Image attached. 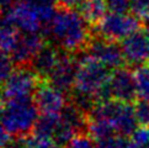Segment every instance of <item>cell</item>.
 Listing matches in <instances>:
<instances>
[{
	"label": "cell",
	"instance_id": "obj_1",
	"mask_svg": "<svg viewBox=\"0 0 149 148\" xmlns=\"http://www.w3.org/2000/svg\"><path fill=\"white\" fill-rule=\"evenodd\" d=\"M47 34L64 52L81 51L90 42L89 22L75 9L58 10L47 26Z\"/></svg>",
	"mask_w": 149,
	"mask_h": 148
},
{
	"label": "cell",
	"instance_id": "obj_2",
	"mask_svg": "<svg viewBox=\"0 0 149 148\" xmlns=\"http://www.w3.org/2000/svg\"><path fill=\"white\" fill-rule=\"evenodd\" d=\"M110 78L109 68L101 64L88 52L77 59V75L74 89L77 93L90 95L95 99L101 98Z\"/></svg>",
	"mask_w": 149,
	"mask_h": 148
},
{
	"label": "cell",
	"instance_id": "obj_3",
	"mask_svg": "<svg viewBox=\"0 0 149 148\" xmlns=\"http://www.w3.org/2000/svg\"><path fill=\"white\" fill-rule=\"evenodd\" d=\"M90 117L105 120L115 128L118 136H131L137 128V117L134 106L130 103L115 99L101 100L96 103L90 112Z\"/></svg>",
	"mask_w": 149,
	"mask_h": 148
},
{
	"label": "cell",
	"instance_id": "obj_4",
	"mask_svg": "<svg viewBox=\"0 0 149 148\" xmlns=\"http://www.w3.org/2000/svg\"><path fill=\"white\" fill-rule=\"evenodd\" d=\"M38 112L35 100L31 98L11 99L4 105L0 120L10 135L25 136L35 128Z\"/></svg>",
	"mask_w": 149,
	"mask_h": 148
},
{
	"label": "cell",
	"instance_id": "obj_5",
	"mask_svg": "<svg viewBox=\"0 0 149 148\" xmlns=\"http://www.w3.org/2000/svg\"><path fill=\"white\" fill-rule=\"evenodd\" d=\"M101 37L111 41H123L141 29V20L134 14L109 13L96 25Z\"/></svg>",
	"mask_w": 149,
	"mask_h": 148
},
{
	"label": "cell",
	"instance_id": "obj_6",
	"mask_svg": "<svg viewBox=\"0 0 149 148\" xmlns=\"http://www.w3.org/2000/svg\"><path fill=\"white\" fill-rule=\"evenodd\" d=\"M40 87L38 75L33 69H27L26 66H21L11 72L8 79L3 83L1 94L6 100L30 98Z\"/></svg>",
	"mask_w": 149,
	"mask_h": 148
},
{
	"label": "cell",
	"instance_id": "obj_7",
	"mask_svg": "<svg viewBox=\"0 0 149 148\" xmlns=\"http://www.w3.org/2000/svg\"><path fill=\"white\" fill-rule=\"evenodd\" d=\"M137 95V85L134 73H132L125 68H117L113 73L110 74L107 85L101 94V100L115 99L120 101L131 103L136 99Z\"/></svg>",
	"mask_w": 149,
	"mask_h": 148
},
{
	"label": "cell",
	"instance_id": "obj_8",
	"mask_svg": "<svg viewBox=\"0 0 149 148\" xmlns=\"http://www.w3.org/2000/svg\"><path fill=\"white\" fill-rule=\"evenodd\" d=\"M88 53L109 69L121 68L126 61L122 47H120L115 41L104 38L101 36L100 38H94L89 42Z\"/></svg>",
	"mask_w": 149,
	"mask_h": 148
},
{
	"label": "cell",
	"instance_id": "obj_9",
	"mask_svg": "<svg viewBox=\"0 0 149 148\" xmlns=\"http://www.w3.org/2000/svg\"><path fill=\"white\" fill-rule=\"evenodd\" d=\"M3 21L11 25L20 32H38L41 29H43L38 16L19 0L6 9Z\"/></svg>",
	"mask_w": 149,
	"mask_h": 148
},
{
	"label": "cell",
	"instance_id": "obj_10",
	"mask_svg": "<svg viewBox=\"0 0 149 148\" xmlns=\"http://www.w3.org/2000/svg\"><path fill=\"white\" fill-rule=\"evenodd\" d=\"M122 51L126 62L133 66L149 63V31L138 30L122 41Z\"/></svg>",
	"mask_w": 149,
	"mask_h": 148
},
{
	"label": "cell",
	"instance_id": "obj_11",
	"mask_svg": "<svg viewBox=\"0 0 149 148\" xmlns=\"http://www.w3.org/2000/svg\"><path fill=\"white\" fill-rule=\"evenodd\" d=\"M35 103L41 114H61L67 106L64 91L52 84H42L35 93Z\"/></svg>",
	"mask_w": 149,
	"mask_h": 148
},
{
	"label": "cell",
	"instance_id": "obj_12",
	"mask_svg": "<svg viewBox=\"0 0 149 148\" xmlns=\"http://www.w3.org/2000/svg\"><path fill=\"white\" fill-rule=\"evenodd\" d=\"M43 47V40L38 32H20L11 54L13 61L19 66L30 64L35 56Z\"/></svg>",
	"mask_w": 149,
	"mask_h": 148
},
{
	"label": "cell",
	"instance_id": "obj_13",
	"mask_svg": "<svg viewBox=\"0 0 149 148\" xmlns=\"http://www.w3.org/2000/svg\"><path fill=\"white\" fill-rule=\"evenodd\" d=\"M77 75V61L73 59L72 56L68 53L61 54V58L58 61L54 69L52 71L51 75L48 77L52 85H54L57 89L62 91H69L74 87Z\"/></svg>",
	"mask_w": 149,
	"mask_h": 148
},
{
	"label": "cell",
	"instance_id": "obj_14",
	"mask_svg": "<svg viewBox=\"0 0 149 148\" xmlns=\"http://www.w3.org/2000/svg\"><path fill=\"white\" fill-rule=\"evenodd\" d=\"M61 54L62 52L58 51L56 47L43 46L31 62V67L38 77L48 78L59 61Z\"/></svg>",
	"mask_w": 149,
	"mask_h": 148
},
{
	"label": "cell",
	"instance_id": "obj_15",
	"mask_svg": "<svg viewBox=\"0 0 149 148\" xmlns=\"http://www.w3.org/2000/svg\"><path fill=\"white\" fill-rule=\"evenodd\" d=\"M38 16L43 27H47L57 13V0H19Z\"/></svg>",
	"mask_w": 149,
	"mask_h": 148
},
{
	"label": "cell",
	"instance_id": "obj_16",
	"mask_svg": "<svg viewBox=\"0 0 149 148\" xmlns=\"http://www.w3.org/2000/svg\"><path fill=\"white\" fill-rule=\"evenodd\" d=\"M80 9L89 24L97 25L107 15V0H85Z\"/></svg>",
	"mask_w": 149,
	"mask_h": 148
},
{
	"label": "cell",
	"instance_id": "obj_17",
	"mask_svg": "<svg viewBox=\"0 0 149 148\" xmlns=\"http://www.w3.org/2000/svg\"><path fill=\"white\" fill-rule=\"evenodd\" d=\"M86 132L95 140V142L109 138V137L112 136H118L116 133L115 128L107 121L101 119H94V117H90V121H88Z\"/></svg>",
	"mask_w": 149,
	"mask_h": 148
},
{
	"label": "cell",
	"instance_id": "obj_18",
	"mask_svg": "<svg viewBox=\"0 0 149 148\" xmlns=\"http://www.w3.org/2000/svg\"><path fill=\"white\" fill-rule=\"evenodd\" d=\"M19 34L16 32V29L11 25L0 21V52L5 53H11L15 45H16Z\"/></svg>",
	"mask_w": 149,
	"mask_h": 148
},
{
	"label": "cell",
	"instance_id": "obj_19",
	"mask_svg": "<svg viewBox=\"0 0 149 148\" xmlns=\"http://www.w3.org/2000/svg\"><path fill=\"white\" fill-rule=\"evenodd\" d=\"M137 95L142 100H149V66H138L134 71Z\"/></svg>",
	"mask_w": 149,
	"mask_h": 148
},
{
	"label": "cell",
	"instance_id": "obj_20",
	"mask_svg": "<svg viewBox=\"0 0 149 148\" xmlns=\"http://www.w3.org/2000/svg\"><path fill=\"white\" fill-rule=\"evenodd\" d=\"M22 145L24 148H62V146L58 145L51 137L36 135V133L26 137L22 141Z\"/></svg>",
	"mask_w": 149,
	"mask_h": 148
},
{
	"label": "cell",
	"instance_id": "obj_21",
	"mask_svg": "<svg viewBox=\"0 0 149 148\" xmlns=\"http://www.w3.org/2000/svg\"><path fill=\"white\" fill-rule=\"evenodd\" d=\"M63 148H95V140L86 131H83L73 136Z\"/></svg>",
	"mask_w": 149,
	"mask_h": 148
},
{
	"label": "cell",
	"instance_id": "obj_22",
	"mask_svg": "<svg viewBox=\"0 0 149 148\" xmlns=\"http://www.w3.org/2000/svg\"><path fill=\"white\" fill-rule=\"evenodd\" d=\"M134 112L138 124L149 127V100L139 99V101L134 105Z\"/></svg>",
	"mask_w": 149,
	"mask_h": 148
},
{
	"label": "cell",
	"instance_id": "obj_23",
	"mask_svg": "<svg viewBox=\"0 0 149 148\" xmlns=\"http://www.w3.org/2000/svg\"><path fill=\"white\" fill-rule=\"evenodd\" d=\"M9 53L0 52V84H3L11 74L13 69V58L8 56Z\"/></svg>",
	"mask_w": 149,
	"mask_h": 148
},
{
	"label": "cell",
	"instance_id": "obj_24",
	"mask_svg": "<svg viewBox=\"0 0 149 148\" xmlns=\"http://www.w3.org/2000/svg\"><path fill=\"white\" fill-rule=\"evenodd\" d=\"M127 143L122 136H112L109 137V138L97 141L95 143V148H126Z\"/></svg>",
	"mask_w": 149,
	"mask_h": 148
},
{
	"label": "cell",
	"instance_id": "obj_25",
	"mask_svg": "<svg viewBox=\"0 0 149 148\" xmlns=\"http://www.w3.org/2000/svg\"><path fill=\"white\" fill-rule=\"evenodd\" d=\"M107 8L110 13L126 14L131 10V0H107Z\"/></svg>",
	"mask_w": 149,
	"mask_h": 148
},
{
	"label": "cell",
	"instance_id": "obj_26",
	"mask_svg": "<svg viewBox=\"0 0 149 148\" xmlns=\"http://www.w3.org/2000/svg\"><path fill=\"white\" fill-rule=\"evenodd\" d=\"M131 10L138 17H144L149 13V0H131Z\"/></svg>",
	"mask_w": 149,
	"mask_h": 148
},
{
	"label": "cell",
	"instance_id": "obj_27",
	"mask_svg": "<svg viewBox=\"0 0 149 148\" xmlns=\"http://www.w3.org/2000/svg\"><path fill=\"white\" fill-rule=\"evenodd\" d=\"M85 0H57V3L62 5V8L68 9H78L84 4Z\"/></svg>",
	"mask_w": 149,
	"mask_h": 148
},
{
	"label": "cell",
	"instance_id": "obj_28",
	"mask_svg": "<svg viewBox=\"0 0 149 148\" xmlns=\"http://www.w3.org/2000/svg\"><path fill=\"white\" fill-rule=\"evenodd\" d=\"M10 136L11 135H10L8 132V130L4 127V125L0 124V148H3L10 143Z\"/></svg>",
	"mask_w": 149,
	"mask_h": 148
},
{
	"label": "cell",
	"instance_id": "obj_29",
	"mask_svg": "<svg viewBox=\"0 0 149 148\" xmlns=\"http://www.w3.org/2000/svg\"><path fill=\"white\" fill-rule=\"evenodd\" d=\"M15 0H0V9H8L9 6H11Z\"/></svg>",
	"mask_w": 149,
	"mask_h": 148
},
{
	"label": "cell",
	"instance_id": "obj_30",
	"mask_svg": "<svg viewBox=\"0 0 149 148\" xmlns=\"http://www.w3.org/2000/svg\"><path fill=\"white\" fill-rule=\"evenodd\" d=\"M3 148H24L22 143H19V142H10L9 145H6Z\"/></svg>",
	"mask_w": 149,
	"mask_h": 148
},
{
	"label": "cell",
	"instance_id": "obj_31",
	"mask_svg": "<svg viewBox=\"0 0 149 148\" xmlns=\"http://www.w3.org/2000/svg\"><path fill=\"white\" fill-rule=\"evenodd\" d=\"M126 148H142V147L137 146L136 143H133V142H128V143H127V146H126Z\"/></svg>",
	"mask_w": 149,
	"mask_h": 148
},
{
	"label": "cell",
	"instance_id": "obj_32",
	"mask_svg": "<svg viewBox=\"0 0 149 148\" xmlns=\"http://www.w3.org/2000/svg\"><path fill=\"white\" fill-rule=\"evenodd\" d=\"M3 109H4V105L0 103V117H1V114H3Z\"/></svg>",
	"mask_w": 149,
	"mask_h": 148
},
{
	"label": "cell",
	"instance_id": "obj_33",
	"mask_svg": "<svg viewBox=\"0 0 149 148\" xmlns=\"http://www.w3.org/2000/svg\"><path fill=\"white\" fill-rule=\"evenodd\" d=\"M148 31H149V30H148Z\"/></svg>",
	"mask_w": 149,
	"mask_h": 148
}]
</instances>
